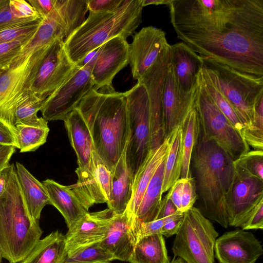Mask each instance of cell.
Here are the masks:
<instances>
[{
	"mask_svg": "<svg viewBox=\"0 0 263 263\" xmlns=\"http://www.w3.org/2000/svg\"><path fill=\"white\" fill-rule=\"evenodd\" d=\"M165 159L157 168L141 200L136 214L137 219L140 222H149L157 219L162 200Z\"/></svg>",
	"mask_w": 263,
	"mask_h": 263,
	"instance_id": "cell-30",
	"label": "cell"
},
{
	"mask_svg": "<svg viewBox=\"0 0 263 263\" xmlns=\"http://www.w3.org/2000/svg\"><path fill=\"white\" fill-rule=\"evenodd\" d=\"M178 211L176 206L167 194L162 199L159 212L156 219L167 217Z\"/></svg>",
	"mask_w": 263,
	"mask_h": 263,
	"instance_id": "cell-52",
	"label": "cell"
},
{
	"mask_svg": "<svg viewBox=\"0 0 263 263\" xmlns=\"http://www.w3.org/2000/svg\"><path fill=\"white\" fill-rule=\"evenodd\" d=\"M2 256H1V253H0V263H1V261H2Z\"/></svg>",
	"mask_w": 263,
	"mask_h": 263,
	"instance_id": "cell-58",
	"label": "cell"
},
{
	"mask_svg": "<svg viewBox=\"0 0 263 263\" xmlns=\"http://www.w3.org/2000/svg\"><path fill=\"white\" fill-rule=\"evenodd\" d=\"M183 179V178L178 179L169 189L168 192L167 194L176 206L177 210L179 211H180L181 209V199Z\"/></svg>",
	"mask_w": 263,
	"mask_h": 263,
	"instance_id": "cell-51",
	"label": "cell"
},
{
	"mask_svg": "<svg viewBox=\"0 0 263 263\" xmlns=\"http://www.w3.org/2000/svg\"><path fill=\"white\" fill-rule=\"evenodd\" d=\"M50 45L0 74V121L9 126L15 136V111L31 93L39 66Z\"/></svg>",
	"mask_w": 263,
	"mask_h": 263,
	"instance_id": "cell-10",
	"label": "cell"
},
{
	"mask_svg": "<svg viewBox=\"0 0 263 263\" xmlns=\"http://www.w3.org/2000/svg\"><path fill=\"white\" fill-rule=\"evenodd\" d=\"M24 43L17 41L0 44V70L5 71L9 68L12 60Z\"/></svg>",
	"mask_w": 263,
	"mask_h": 263,
	"instance_id": "cell-43",
	"label": "cell"
},
{
	"mask_svg": "<svg viewBox=\"0 0 263 263\" xmlns=\"http://www.w3.org/2000/svg\"><path fill=\"white\" fill-rule=\"evenodd\" d=\"M128 261L130 263H170L163 236L156 234L139 238Z\"/></svg>",
	"mask_w": 263,
	"mask_h": 263,
	"instance_id": "cell-31",
	"label": "cell"
},
{
	"mask_svg": "<svg viewBox=\"0 0 263 263\" xmlns=\"http://www.w3.org/2000/svg\"><path fill=\"white\" fill-rule=\"evenodd\" d=\"M181 127L183 154L180 178L186 179L192 176V156L200 132L199 120L195 108L190 112Z\"/></svg>",
	"mask_w": 263,
	"mask_h": 263,
	"instance_id": "cell-33",
	"label": "cell"
},
{
	"mask_svg": "<svg viewBox=\"0 0 263 263\" xmlns=\"http://www.w3.org/2000/svg\"><path fill=\"white\" fill-rule=\"evenodd\" d=\"M9 6L11 12L20 18H42L28 1L9 0Z\"/></svg>",
	"mask_w": 263,
	"mask_h": 263,
	"instance_id": "cell-44",
	"label": "cell"
},
{
	"mask_svg": "<svg viewBox=\"0 0 263 263\" xmlns=\"http://www.w3.org/2000/svg\"><path fill=\"white\" fill-rule=\"evenodd\" d=\"M95 85L91 68L76 66L70 76L43 102L40 109L47 121L63 120Z\"/></svg>",
	"mask_w": 263,
	"mask_h": 263,
	"instance_id": "cell-12",
	"label": "cell"
},
{
	"mask_svg": "<svg viewBox=\"0 0 263 263\" xmlns=\"http://www.w3.org/2000/svg\"><path fill=\"white\" fill-rule=\"evenodd\" d=\"M76 183L69 186L85 209L108 202L111 191V172L94 151L89 163L78 167Z\"/></svg>",
	"mask_w": 263,
	"mask_h": 263,
	"instance_id": "cell-16",
	"label": "cell"
},
{
	"mask_svg": "<svg viewBox=\"0 0 263 263\" xmlns=\"http://www.w3.org/2000/svg\"><path fill=\"white\" fill-rule=\"evenodd\" d=\"M88 11L87 0H55L51 12L42 20L35 33L23 44L9 68L22 63L58 39L65 41L84 22Z\"/></svg>",
	"mask_w": 263,
	"mask_h": 263,
	"instance_id": "cell-7",
	"label": "cell"
},
{
	"mask_svg": "<svg viewBox=\"0 0 263 263\" xmlns=\"http://www.w3.org/2000/svg\"><path fill=\"white\" fill-rule=\"evenodd\" d=\"M75 68L66 52L64 41L57 40L41 63L31 93L44 100L70 76Z\"/></svg>",
	"mask_w": 263,
	"mask_h": 263,
	"instance_id": "cell-17",
	"label": "cell"
},
{
	"mask_svg": "<svg viewBox=\"0 0 263 263\" xmlns=\"http://www.w3.org/2000/svg\"><path fill=\"white\" fill-rule=\"evenodd\" d=\"M44 100L32 93L16 108L14 118L15 126L26 125L38 127H48V121L37 116Z\"/></svg>",
	"mask_w": 263,
	"mask_h": 263,
	"instance_id": "cell-34",
	"label": "cell"
},
{
	"mask_svg": "<svg viewBox=\"0 0 263 263\" xmlns=\"http://www.w3.org/2000/svg\"><path fill=\"white\" fill-rule=\"evenodd\" d=\"M66 255L65 235L56 231L40 239L20 263H63Z\"/></svg>",
	"mask_w": 263,
	"mask_h": 263,
	"instance_id": "cell-29",
	"label": "cell"
},
{
	"mask_svg": "<svg viewBox=\"0 0 263 263\" xmlns=\"http://www.w3.org/2000/svg\"><path fill=\"white\" fill-rule=\"evenodd\" d=\"M195 109L204 138L215 141L235 160L250 151L242 135L215 104L198 77Z\"/></svg>",
	"mask_w": 263,
	"mask_h": 263,
	"instance_id": "cell-11",
	"label": "cell"
},
{
	"mask_svg": "<svg viewBox=\"0 0 263 263\" xmlns=\"http://www.w3.org/2000/svg\"><path fill=\"white\" fill-rule=\"evenodd\" d=\"M170 263H186L184 260L180 257H175Z\"/></svg>",
	"mask_w": 263,
	"mask_h": 263,
	"instance_id": "cell-56",
	"label": "cell"
},
{
	"mask_svg": "<svg viewBox=\"0 0 263 263\" xmlns=\"http://www.w3.org/2000/svg\"><path fill=\"white\" fill-rule=\"evenodd\" d=\"M234 167L233 182L226 198V210L229 226L240 227L263 200V180L236 165Z\"/></svg>",
	"mask_w": 263,
	"mask_h": 263,
	"instance_id": "cell-15",
	"label": "cell"
},
{
	"mask_svg": "<svg viewBox=\"0 0 263 263\" xmlns=\"http://www.w3.org/2000/svg\"><path fill=\"white\" fill-rule=\"evenodd\" d=\"M170 45L138 80L145 87L150 109L151 149L161 145L165 139L163 96L170 62Z\"/></svg>",
	"mask_w": 263,
	"mask_h": 263,
	"instance_id": "cell-14",
	"label": "cell"
},
{
	"mask_svg": "<svg viewBox=\"0 0 263 263\" xmlns=\"http://www.w3.org/2000/svg\"><path fill=\"white\" fill-rule=\"evenodd\" d=\"M170 65L179 88L184 92L196 89L202 68L200 55L183 42L170 45Z\"/></svg>",
	"mask_w": 263,
	"mask_h": 263,
	"instance_id": "cell-23",
	"label": "cell"
},
{
	"mask_svg": "<svg viewBox=\"0 0 263 263\" xmlns=\"http://www.w3.org/2000/svg\"><path fill=\"white\" fill-rule=\"evenodd\" d=\"M43 231L31 217L12 164L8 183L0 197V253L9 263L24 260L40 240Z\"/></svg>",
	"mask_w": 263,
	"mask_h": 263,
	"instance_id": "cell-5",
	"label": "cell"
},
{
	"mask_svg": "<svg viewBox=\"0 0 263 263\" xmlns=\"http://www.w3.org/2000/svg\"><path fill=\"white\" fill-rule=\"evenodd\" d=\"M240 227L243 230L263 229V200L254 208Z\"/></svg>",
	"mask_w": 263,
	"mask_h": 263,
	"instance_id": "cell-45",
	"label": "cell"
},
{
	"mask_svg": "<svg viewBox=\"0 0 263 263\" xmlns=\"http://www.w3.org/2000/svg\"><path fill=\"white\" fill-rule=\"evenodd\" d=\"M218 233L196 207L184 213L172 246L175 257L186 263H214V246Z\"/></svg>",
	"mask_w": 263,
	"mask_h": 263,
	"instance_id": "cell-8",
	"label": "cell"
},
{
	"mask_svg": "<svg viewBox=\"0 0 263 263\" xmlns=\"http://www.w3.org/2000/svg\"><path fill=\"white\" fill-rule=\"evenodd\" d=\"M16 174L22 194L28 211L39 222L43 208L49 204V198L42 183L36 179L21 163L16 162Z\"/></svg>",
	"mask_w": 263,
	"mask_h": 263,
	"instance_id": "cell-28",
	"label": "cell"
},
{
	"mask_svg": "<svg viewBox=\"0 0 263 263\" xmlns=\"http://www.w3.org/2000/svg\"><path fill=\"white\" fill-rule=\"evenodd\" d=\"M169 148L167 136L160 146L149 151L134 177L132 198L126 210L135 219L145 190L157 168L166 158Z\"/></svg>",
	"mask_w": 263,
	"mask_h": 263,
	"instance_id": "cell-24",
	"label": "cell"
},
{
	"mask_svg": "<svg viewBox=\"0 0 263 263\" xmlns=\"http://www.w3.org/2000/svg\"><path fill=\"white\" fill-rule=\"evenodd\" d=\"M184 213L179 211L166 217L162 227L161 234L170 237L177 233L182 223Z\"/></svg>",
	"mask_w": 263,
	"mask_h": 263,
	"instance_id": "cell-47",
	"label": "cell"
},
{
	"mask_svg": "<svg viewBox=\"0 0 263 263\" xmlns=\"http://www.w3.org/2000/svg\"><path fill=\"white\" fill-rule=\"evenodd\" d=\"M77 109L90 133L95 151L110 171L126 147L129 135L125 92L113 86L92 88Z\"/></svg>",
	"mask_w": 263,
	"mask_h": 263,
	"instance_id": "cell-2",
	"label": "cell"
},
{
	"mask_svg": "<svg viewBox=\"0 0 263 263\" xmlns=\"http://www.w3.org/2000/svg\"><path fill=\"white\" fill-rule=\"evenodd\" d=\"M177 37L199 55L263 76V0H171Z\"/></svg>",
	"mask_w": 263,
	"mask_h": 263,
	"instance_id": "cell-1",
	"label": "cell"
},
{
	"mask_svg": "<svg viewBox=\"0 0 263 263\" xmlns=\"http://www.w3.org/2000/svg\"><path fill=\"white\" fill-rule=\"evenodd\" d=\"M182 133V127L179 125L168 135L170 137V148L165 161L162 194L168 191L180 178L183 154Z\"/></svg>",
	"mask_w": 263,
	"mask_h": 263,
	"instance_id": "cell-32",
	"label": "cell"
},
{
	"mask_svg": "<svg viewBox=\"0 0 263 263\" xmlns=\"http://www.w3.org/2000/svg\"><path fill=\"white\" fill-rule=\"evenodd\" d=\"M125 150L110 171L111 191L107 204L117 215L126 211L132 195L133 178L126 164Z\"/></svg>",
	"mask_w": 263,
	"mask_h": 263,
	"instance_id": "cell-26",
	"label": "cell"
},
{
	"mask_svg": "<svg viewBox=\"0 0 263 263\" xmlns=\"http://www.w3.org/2000/svg\"><path fill=\"white\" fill-rule=\"evenodd\" d=\"M183 179L180 209V211L182 213H184L194 206V204L197 200L194 178L191 176L188 178Z\"/></svg>",
	"mask_w": 263,
	"mask_h": 263,
	"instance_id": "cell-41",
	"label": "cell"
},
{
	"mask_svg": "<svg viewBox=\"0 0 263 263\" xmlns=\"http://www.w3.org/2000/svg\"><path fill=\"white\" fill-rule=\"evenodd\" d=\"M114 260L113 255L98 242L67 254L63 263H111Z\"/></svg>",
	"mask_w": 263,
	"mask_h": 263,
	"instance_id": "cell-37",
	"label": "cell"
},
{
	"mask_svg": "<svg viewBox=\"0 0 263 263\" xmlns=\"http://www.w3.org/2000/svg\"><path fill=\"white\" fill-rule=\"evenodd\" d=\"M0 144L18 148L16 136L12 130L0 121Z\"/></svg>",
	"mask_w": 263,
	"mask_h": 263,
	"instance_id": "cell-50",
	"label": "cell"
},
{
	"mask_svg": "<svg viewBox=\"0 0 263 263\" xmlns=\"http://www.w3.org/2000/svg\"><path fill=\"white\" fill-rule=\"evenodd\" d=\"M143 0H123L116 10L89 12L82 24L64 41L66 52L77 65L108 41L132 35L142 22Z\"/></svg>",
	"mask_w": 263,
	"mask_h": 263,
	"instance_id": "cell-4",
	"label": "cell"
},
{
	"mask_svg": "<svg viewBox=\"0 0 263 263\" xmlns=\"http://www.w3.org/2000/svg\"><path fill=\"white\" fill-rule=\"evenodd\" d=\"M200 56L202 70L233 107L243 128L251 126L254 106L263 97V76L240 71L213 59Z\"/></svg>",
	"mask_w": 263,
	"mask_h": 263,
	"instance_id": "cell-6",
	"label": "cell"
},
{
	"mask_svg": "<svg viewBox=\"0 0 263 263\" xmlns=\"http://www.w3.org/2000/svg\"><path fill=\"white\" fill-rule=\"evenodd\" d=\"M125 93L129 126L125 159L134 179L151 149L149 103L145 87L138 81Z\"/></svg>",
	"mask_w": 263,
	"mask_h": 263,
	"instance_id": "cell-9",
	"label": "cell"
},
{
	"mask_svg": "<svg viewBox=\"0 0 263 263\" xmlns=\"http://www.w3.org/2000/svg\"><path fill=\"white\" fill-rule=\"evenodd\" d=\"M16 138L20 152H33L44 144L49 132V127H38L26 125L15 126Z\"/></svg>",
	"mask_w": 263,
	"mask_h": 263,
	"instance_id": "cell-36",
	"label": "cell"
},
{
	"mask_svg": "<svg viewBox=\"0 0 263 263\" xmlns=\"http://www.w3.org/2000/svg\"><path fill=\"white\" fill-rule=\"evenodd\" d=\"M15 147L0 144V171L8 166L10 159L15 152Z\"/></svg>",
	"mask_w": 263,
	"mask_h": 263,
	"instance_id": "cell-53",
	"label": "cell"
},
{
	"mask_svg": "<svg viewBox=\"0 0 263 263\" xmlns=\"http://www.w3.org/2000/svg\"><path fill=\"white\" fill-rule=\"evenodd\" d=\"M166 218V217L156 219L149 222H141L138 239L145 236L161 234L162 228Z\"/></svg>",
	"mask_w": 263,
	"mask_h": 263,
	"instance_id": "cell-48",
	"label": "cell"
},
{
	"mask_svg": "<svg viewBox=\"0 0 263 263\" xmlns=\"http://www.w3.org/2000/svg\"><path fill=\"white\" fill-rule=\"evenodd\" d=\"M4 0H0V6L2 5V4H3V2H4Z\"/></svg>",
	"mask_w": 263,
	"mask_h": 263,
	"instance_id": "cell-57",
	"label": "cell"
},
{
	"mask_svg": "<svg viewBox=\"0 0 263 263\" xmlns=\"http://www.w3.org/2000/svg\"><path fill=\"white\" fill-rule=\"evenodd\" d=\"M129 44L126 39L117 36L89 53L76 66L91 68L95 84L93 88L98 90L112 86L115 76L129 64Z\"/></svg>",
	"mask_w": 263,
	"mask_h": 263,
	"instance_id": "cell-13",
	"label": "cell"
},
{
	"mask_svg": "<svg viewBox=\"0 0 263 263\" xmlns=\"http://www.w3.org/2000/svg\"><path fill=\"white\" fill-rule=\"evenodd\" d=\"M79 167L87 165L95 151L89 128L80 112L74 109L63 120Z\"/></svg>",
	"mask_w": 263,
	"mask_h": 263,
	"instance_id": "cell-27",
	"label": "cell"
},
{
	"mask_svg": "<svg viewBox=\"0 0 263 263\" xmlns=\"http://www.w3.org/2000/svg\"><path fill=\"white\" fill-rule=\"evenodd\" d=\"M199 80L220 110L228 119L234 127L242 135L243 126L236 111L202 69L199 75Z\"/></svg>",
	"mask_w": 263,
	"mask_h": 263,
	"instance_id": "cell-35",
	"label": "cell"
},
{
	"mask_svg": "<svg viewBox=\"0 0 263 263\" xmlns=\"http://www.w3.org/2000/svg\"><path fill=\"white\" fill-rule=\"evenodd\" d=\"M234 161L215 141L205 139L200 129L191 163L199 202L197 208L224 228L229 226L226 198L234 180Z\"/></svg>",
	"mask_w": 263,
	"mask_h": 263,
	"instance_id": "cell-3",
	"label": "cell"
},
{
	"mask_svg": "<svg viewBox=\"0 0 263 263\" xmlns=\"http://www.w3.org/2000/svg\"><path fill=\"white\" fill-rule=\"evenodd\" d=\"M137 221L127 210L122 214H112L106 236L100 243L115 260L128 261L137 240Z\"/></svg>",
	"mask_w": 263,
	"mask_h": 263,
	"instance_id": "cell-22",
	"label": "cell"
},
{
	"mask_svg": "<svg viewBox=\"0 0 263 263\" xmlns=\"http://www.w3.org/2000/svg\"><path fill=\"white\" fill-rule=\"evenodd\" d=\"M214 253L219 263H255L263 249L252 233L237 229L216 239Z\"/></svg>",
	"mask_w": 263,
	"mask_h": 263,
	"instance_id": "cell-19",
	"label": "cell"
},
{
	"mask_svg": "<svg viewBox=\"0 0 263 263\" xmlns=\"http://www.w3.org/2000/svg\"><path fill=\"white\" fill-rule=\"evenodd\" d=\"M4 71H3V70H0V74H1L3 72H4Z\"/></svg>",
	"mask_w": 263,
	"mask_h": 263,
	"instance_id": "cell-59",
	"label": "cell"
},
{
	"mask_svg": "<svg viewBox=\"0 0 263 263\" xmlns=\"http://www.w3.org/2000/svg\"><path fill=\"white\" fill-rule=\"evenodd\" d=\"M171 0H143V6L150 5H166L170 2Z\"/></svg>",
	"mask_w": 263,
	"mask_h": 263,
	"instance_id": "cell-55",
	"label": "cell"
},
{
	"mask_svg": "<svg viewBox=\"0 0 263 263\" xmlns=\"http://www.w3.org/2000/svg\"><path fill=\"white\" fill-rule=\"evenodd\" d=\"M49 198V204L55 206L64 218L68 228L72 227L87 212L70 188L47 179L42 182Z\"/></svg>",
	"mask_w": 263,
	"mask_h": 263,
	"instance_id": "cell-25",
	"label": "cell"
},
{
	"mask_svg": "<svg viewBox=\"0 0 263 263\" xmlns=\"http://www.w3.org/2000/svg\"><path fill=\"white\" fill-rule=\"evenodd\" d=\"M113 213L108 208L99 212H87L65 235L66 253L102 241L106 236Z\"/></svg>",
	"mask_w": 263,
	"mask_h": 263,
	"instance_id": "cell-20",
	"label": "cell"
},
{
	"mask_svg": "<svg viewBox=\"0 0 263 263\" xmlns=\"http://www.w3.org/2000/svg\"><path fill=\"white\" fill-rule=\"evenodd\" d=\"M242 135L249 146L263 150V97L254 106L251 125L243 129Z\"/></svg>",
	"mask_w": 263,
	"mask_h": 263,
	"instance_id": "cell-38",
	"label": "cell"
},
{
	"mask_svg": "<svg viewBox=\"0 0 263 263\" xmlns=\"http://www.w3.org/2000/svg\"><path fill=\"white\" fill-rule=\"evenodd\" d=\"M40 18L22 19L18 18L10 11L9 0H4L0 6V29L30 23Z\"/></svg>",
	"mask_w": 263,
	"mask_h": 263,
	"instance_id": "cell-42",
	"label": "cell"
},
{
	"mask_svg": "<svg viewBox=\"0 0 263 263\" xmlns=\"http://www.w3.org/2000/svg\"><path fill=\"white\" fill-rule=\"evenodd\" d=\"M196 89L182 90L177 84L169 65L163 96L165 137L179 125H182L190 112L195 107Z\"/></svg>",
	"mask_w": 263,
	"mask_h": 263,
	"instance_id": "cell-21",
	"label": "cell"
},
{
	"mask_svg": "<svg viewBox=\"0 0 263 263\" xmlns=\"http://www.w3.org/2000/svg\"><path fill=\"white\" fill-rule=\"evenodd\" d=\"M42 18L32 23L0 29V44L20 41L27 42L36 31Z\"/></svg>",
	"mask_w": 263,
	"mask_h": 263,
	"instance_id": "cell-39",
	"label": "cell"
},
{
	"mask_svg": "<svg viewBox=\"0 0 263 263\" xmlns=\"http://www.w3.org/2000/svg\"><path fill=\"white\" fill-rule=\"evenodd\" d=\"M123 0H87L89 12L103 13L117 10Z\"/></svg>",
	"mask_w": 263,
	"mask_h": 263,
	"instance_id": "cell-46",
	"label": "cell"
},
{
	"mask_svg": "<svg viewBox=\"0 0 263 263\" xmlns=\"http://www.w3.org/2000/svg\"><path fill=\"white\" fill-rule=\"evenodd\" d=\"M12 164H9L0 171V197L7 187L9 179Z\"/></svg>",
	"mask_w": 263,
	"mask_h": 263,
	"instance_id": "cell-54",
	"label": "cell"
},
{
	"mask_svg": "<svg viewBox=\"0 0 263 263\" xmlns=\"http://www.w3.org/2000/svg\"><path fill=\"white\" fill-rule=\"evenodd\" d=\"M234 164L251 175L263 180L262 151H249L235 160Z\"/></svg>",
	"mask_w": 263,
	"mask_h": 263,
	"instance_id": "cell-40",
	"label": "cell"
},
{
	"mask_svg": "<svg viewBox=\"0 0 263 263\" xmlns=\"http://www.w3.org/2000/svg\"><path fill=\"white\" fill-rule=\"evenodd\" d=\"M28 2L43 19L51 12L55 0H28Z\"/></svg>",
	"mask_w": 263,
	"mask_h": 263,
	"instance_id": "cell-49",
	"label": "cell"
},
{
	"mask_svg": "<svg viewBox=\"0 0 263 263\" xmlns=\"http://www.w3.org/2000/svg\"><path fill=\"white\" fill-rule=\"evenodd\" d=\"M169 45L161 29L147 26L136 33L129 44V64L133 78L140 79Z\"/></svg>",
	"mask_w": 263,
	"mask_h": 263,
	"instance_id": "cell-18",
	"label": "cell"
}]
</instances>
